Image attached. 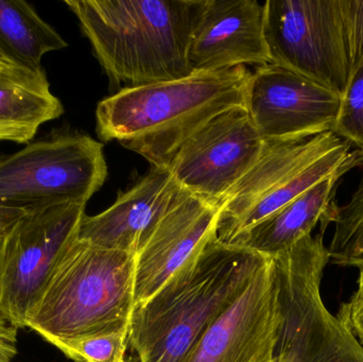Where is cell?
<instances>
[{"label": "cell", "mask_w": 363, "mask_h": 362, "mask_svg": "<svg viewBox=\"0 0 363 362\" xmlns=\"http://www.w3.org/2000/svg\"><path fill=\"white\" fill-rule=\"evenodd\" d=\"M272 257L218 236L146 303L134 308L129 344L138 362H186L211 325Z\"/></svg>", "instance_id": "1"}, {"label": "cell", "mask_w": 363, "mask_h": 362, "mask_svg": "<svg viewBox=\"0 0 363 362\" xmlns=\"http://www.w3.org/2000/svg\"><path fill=\"white\" fill-rule=\"evenodd\" d=\"M115 89L191 74L188 51L206 0H65Z\"/></svg>", "instance_id": "2"}, {"label": "cell", "mask_w": 363, "mask_h": 362, "mask_svg": "<svg viewBox=\"0 0 363 362\" xmlns=\"http://www.w3.org/2000/svg\"><path fill=\"white\" fill-rule=\"evenodd\" d=\"M250 74L237 66L121 89L98 104L96 132L102 142L116 140L153 167L168 168L182 145L213 117L245 106Z\"/></svg>", "instance_id": "3"}, {"label": "cell", "mask_w": 363, "mask_h": 362, "mask_svg": "<svg viewBox=\"0 0 363 362\" xmlns=\"http://www.w3.org/2000/svg\"><path fill=\"white\" fill-rule=\"evenodd\" d=\"M135 255L80 239L60 261L28 329L46 342L130 332Z\"/></svg>", "instance_id": "4"}, {"label": "cell", "mask_w": 363, "mask_h": 362, "mask_svg": "<svg viewBox=\"0 0 363 362\" xmlns=\"http://www.w3.org/2000/svg\"><path fill=\"white\" fill-rule=\"evenodd\" d=\"M325 231L274 257L279 324L272 362H363L362 344L322 299Z\"/></svg>", "instance_id": "5"}, {"label": "cell", "mask_w": 363, "mask_h": 362, "mask_svg": "<svg viewBox=\"0 0 363 362\" xmlns=\"http://www.w3.org/2000/svg\"><path fill=\"white\" fill-rule=\"evenodd\" d=\"M106 176L101 142L78 132L55 131L0 155V208L32 213L62 204L86 205Z\"/></svg>", "instance_id": "6"}, {"label": "cell", "mask_w": 363, "mask_h": 362, "mask_svg": "<svg viewBox=\"0 0 363 362\" xmlns=\"http://www.w3.org/2000/svg\"><path fill=\"white\" fill-rule=\"evenodd\" d=\"M85 204L51 206L23 214L0 242V315L28 329L57 265L78 240Z\"/></svg>", "instance_id": "7"}, {"label": "cell", "mask_w": 363, "mask_h": 362, "mask_svg": "<svg viewBox=\"0 0 363 362\" xmlns=\"http://www.w3.org/2000/svg\"><path fill=\"white\" fill-rule=\"evenodd\" d=\"M264 10L270 63L342 96L351 68L341 0H267Z\"/></svg>", "instance_id": "8"}, {"label": "cell", "mask_w": 363, "mask_h": 362, "mask_svg": "<svg viewBox=\"0 0 363 362\" xmlns=\"http://www.w3.org/2000/svg\"><path fill=\"white\" fill-rule=\"evenodd\" d=\"M266 147L245 106H238L213 117L190 136L167 169L184 191L220 206Z\"/></svg>", "instance_id": "9"}, {"label": "cell", "mask_w": 363, "mask_h": 362, "mask_svg": "<svg viewBox=\"0 0 363 362\" xmlns=\"http://www.w3.org/2000/svg\"><path fill=\"white\" fill-rule=\"evenodd\" d=\"M342 96L274 64L250 74L245 110L267 142L308 140L334 131Z\"/></svg>", "instance_id": "10"}, {"label": "cell", "mask_w": 363, "mask_h": 362, "mask_svg": "<svg viewBox=\"0 0 363 362\" xmlns=\"http://www.w3.org/2000/svg\"><path fill=\"white\" fill-rule=\"evenodd\" d=\"M279 324L277 271L271 259L207 329L186 362H272Z\"/></svg>", "instance_id": "11"}, {"label": "cell", "mask_w": 363, "mask_h": 362, "mask_svg": "<svg viewBox=\"0 0 363 362\" xmlns=\"http://www.w3.org/2000/svg\"><path fill=\"white\" fill-rule=\"evenodd\" d=\"M220 206L184 191L135 254V307L218 236Z\"/></svg>", "instance_id": "12"}, {"label": "cell", "mask_w": 363, "mask_h": 362, "mask_svg": "<svg viewBox=\"0 0 363 362\" xmlns=\"http://www.w3.org/2000/svg\"><path fill=\"white\" fill-rule=\"evenodd\" d=\"M264 11L256 0H206L188 51L191 74L270 64Z\"/></svg>", "instance_id": "13"}, {"label": "cell", "mask_w": 363, "mask_h": 362, "mask_svg": "<svg viewBox=\"0 0 363 362\" xmlns=\"http://www.w3.org/2000/svg\"><path fill=\"white\" fill-rule=\"evenodd\" d=\"M184 191L167 168L152 166L108 210L95 216L85 215L79 238L135 255Z\"/></svg>", "instance_id": "14"}, {"label": "cell", "mask_w": 363, "mask_h": 362, "mask_svg": "<svg viewBox=\"0 0 363 362\" xmlns=\"http://www.w3.org/2000/svg\"><path fill=\"white\" fill-rule=\"evenodd\" d=\"M357 166L360 164H349L341 168L274 214L241 232L228 244L274 259L311 235L318 223L326 229L336 218L337 184L347 172Z\"/></svg>", "instance_id": "15"}, {"label": "cell", "mask_w": 363, "mask_h": 362, "mask_svg": "<svg viewBox=\"0 0 363 362\" xmlns=\"http://www.w3.org/2000/svg\"><path fill=\"white\" fill-rule=\"evenodd\" d=\"M343 142L334 132H326L300 142H267L257 163L222 200L217 234L238 219L262 196Z\"/></svg>", "instance_id": "16"}, {"label": "cell", "mask_w": 363, "mask_h": 362, "mask_svg": "<svg viewBox=\"0 0 363 362\" xmlns=\"http://www.w3.org/2000/svg\"><path fill=\"white\" fill-rule=\"evenodd\" d=\"M63 114L46 74L23 69L0 74V140L28 145L40 125Z\"/></svg>", "instance_id": "17"}, {"label": "cell", "mask_w": 363, "mask_h": 362, "mask_svg": "<svg viewBox=\"0 0 363 362\" xmlns=\"http://www.w3.org/2000/svg\"><path fill=\"white\" fill-rule=\"evenodd\" d=\"M67 46L31 4L21 0H0V63L46 74L43 57Z\"/></svg>", "instance_id": "18"}, {"label": "cell", "mask_w": 363, "mask_h": 362, "mask_svg": "<svg viewBox=\"0 0 363 362\" xmlns=\"http://www.w3.org/2000/svg\"><path fill=\"white\" fill-rule=\"evenodd\" d=\"M350 150H351V145L343 142L342 144L294 174L289 180L254 202L234 222L230 223L225 229L218 232V238L221 242H230L241 232L250 229L267 217L274 214L275 212L281 210V208L306 193L311 187L315 186L328 176H332L345 166L353 163L362 165V151L351 152Z\"/></svg>", "instance_id": "19"}, {"label": "cell", "mask_w": 363, "mask_h": 362, "mask_svg": "<svg viewBox=\"0 0 363 362\" xmlns=\"http://www.w3.org/2000/svg\"><path fill=\"white\" fill-rule=\"evenodd\" d=\"M362 180L350 201L337 208L335 231L328 247L330 263L340 267L363 268V162Z\"/></svg>", "instance_id": "20"}, {"label": "cell", "mask_w": 363, "mask_h": 362, "mask_svg": "<svg viewBox=\"0 0 363 362\" xmlns=\"http://www.w3.org/2000/svg\"><path fill=\"white\" fill-rule=\"evenodd\" d=\"M74 362H125L129 332L48 342Z\"/></svg>", "instance_id": "21"}, {"label": "cell", "mask_w": 363, "mask_h": 362, "mask_svg": "<svg viewBox=\"0 0 363 362\" xmlns=\"http://www.w3.org/2000/svg\"><path fill=\"white\" fill-rule=\"evenodd\" d=\"M333 132L363 152V59L350 77Z\"/></svg>", "instance_id": "22"}, {"label": "cell", "mask_w": 363, "mask_h": 362, "mask_svg": "<svg viewBox=\"0 0 363 362\" xmlns=\"http://www.w3.org/2000/svg\"><path fill=\"white\" fill-rule=\"evenodd\" d=\"M341 12L352 74L363 59V0H341Z\"/></svg>", "instance_id": "23"}, {"label": "cell", "mask_w": 363, "mask_h": 362, "mask_svg": "<svg viewBox=\"0 0 363 362\" xmlns=\"http://www.w3.org/2000/svg\"><path fill=\"white\" fill-rule=\"evenodd\" d=\"M337 317L363 346V268L358 271L357 288L341 303Z\"/></svg>", "instance_id": "24"}, {"label": "cell", "mask_w": 363, "mask_h": 362, "mask_svg": "<svg viewBox=\"0 0 363 362\" xmlns=\"http://www.w3.org/2000/svg\"><path fill=\"white\" fill-rule=\"evenodd\" d=\"M17 333L18 329L0 315V362H15L18 355Z\"/></svg>", "instance_id": "25"}, {"label": "cell", "mask_w": 363, "mask_h": 362, "mask_svg": "<svg viewBox=\"0 0 363 362\" xmlns=\"http://www.w3.org/2000/svg\"><path fill=\"white\" fill-rule=\"evenodd\" d=\"M26 213L21 210H11V208H0V242L4 237L9 230Z\"/></svg>", "instance_id": "26"}, {"label": "cell", "mask_w": 363, "mask_h": 362, "mask_svg": "<svg viewBox=\"0 0 363 362\" xmlns=\"http://www.w3.org/2000/svg\"><path fill=\"white\" fill-rule=\"evenodd\" d=\"M16 69H18V68L10 67V66L4 65V64L0 63V74H4V72H12V70Z\"/></svg>", "instance_id": "27"}]
</instances>
